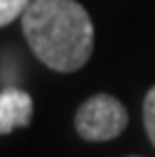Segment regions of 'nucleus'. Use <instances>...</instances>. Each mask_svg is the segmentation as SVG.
Listing matches in <instances>:
<instances>
[{
	"label": "nucleus",
	"mask_w": 155,
	"mask_h": 157,
	"mask_svg": "<svg viewBox=\"0 0 155 157\" xmlns=\"http://www.w3.org/2000/svg\"><path fill=\"white\" fill-rule=\"evenodd\" d=\"M22 32L34 56L62 74L81 69L93 52V22L76 0H32Z\"/></svg>",
	"instance_id": "1"
},
{
	"label": "nucleus",
	"mask_w": 155,
	"mask_h": 157,
	"mask_svg": "<svg viewBox=\"0 0 155 157\" xmlns=\"http://www.w3.org/2000/svg\"><path fill=\"white\" fill-rule=\"evenodd\" d=\"M74 125H76V132L89 142L113 140L125 130L128 110L118 98L108 93H96L79 105Z\"/></svg>",
	"instance_id": "2"
},
{
	"label": "nucleus",
	"mask_w": 155,
	"mask_h": 157,
	"mask_svg": "<svg viewBox=\"0 0 155 157\" xmlns=\"http://www.w3.org/2000/svg\"><path fill=\"white\" fill-rule=\"evenodd\" d=\"M32 120V98L17 86L0 91V135H7L17 128H27Z\"/></svg>",
	"instance_id": "3"
},
{
	"label": "nucleus",
	"mask_w": 155,
	"mask_h": 157,
	"mask_svg": "<svg viewBox=\"0 0 155 157\" xmlns=\"http://www.w3.org/2000/svg\"><path fill=\"white\" fill-rule=\"evenodd\" d=\"M32 0H0V27L10 25L12 20L22 17Z\"/></svg>",
	"instance_id": "4"
},
{
	"label": "nucleus",
	"mask_w": 155,
	"mask_h": 157,
	"mask_svg": "<svg viewBox=\"0 0 155 157\" xmlns=\"http://www.w3.org/2000/svg\"><path fill=\"white\" fill-rule=\"evenodd\" d=\"M143 123H145V130H148L150 142L155 145V86L148 91V96L143 101Z\"/></svg>",
	"instance_id": "5"
}]
</instances>
